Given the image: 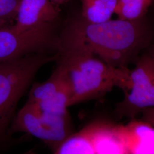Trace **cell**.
<instances>
[{"label":"cell","instance_id":"6da1fadb","mask_svg":"<svg viewBox=\"0 0 154 154\" xmlns=\"http://www.w3.org/2000/svg\"><path fill=\"white\" fill-rule=\"evenodd\" d=\"M154 35V22L148 15L137 20L118 18L93 23L81 16L61 37L82 45L111 66L128 68L149 46Z\"/></svg>","mask_w":154,"mask_h":154},{"label":"cell","instance_id":"7a4b0ae2","mask_svg":"<svg viewBox=\"0 0 154 154\" xmlns=\"http://www.w3.org/2000/svg\"><path fill=\"white\" fill-rule=\"evenodd\" d=\"M57 59L63 69L71 90L70 106L103 96L114 87L123 89L128 68L111 66L82 45L58 38Z\"/></svg>","mask_w":154,"mask_h":154},{"label":"cell","instance_id":"3957f363","mask_svg":"<svg viewBox=\"0 0 154 154\" xmlns=\"http://www.w3.org/2000/svg\"><path fill=\"white\" fill-rule=\"evenodd\" d=\"M56 59L57 54L48 55L41 51L0 63V149L9 139L20 100L39 70Z\"/></svg>","mask_w":154,"mask_h":154},{"label":"cell","instance_id":"277c9868","mask_svg":"<svg viewBox=\"0 0 154 154\" xmlns=\"http://www.w3.org/2000/svg\"><path fill=\"white\" fill-rule=\"evenodd\" d=\"M66 154H128L125 126L96 121L72 134L62 144Z\"/></svg>","mask_w":154,"mask_h":154},{"label":"cell","instance_id":"5b68a950","mask_svg":"<svg viewBox=\"0 0 154 154\" xmlns=\"http://www.w3.org/2000/svg\"><path fill=\"white\" fill-rule=\"evenodd\" d=\"M124 98L116 105V116L134 119L144 111L154 108V58L146 51L130 70L125 88Z\"/></svg>","mask_w":154,"mask_h":154},{"label":"cell","instance_id":"8992f818","mask_svg":"<svg viewBox=\"0 0 154 154\" xmlns=\"http://www.w3.org/2000/svg\"><path fill=\"white\" fill-rule=\"evenodd\" d=\"M69 114L55 115L26 103L14 116L10 128L13 132L27 133L44 142L54 151L72 134Z\"/></svg>","mask_w":154,"mask_h":154},{"label":"cell","instance_id":"52a82bcc","mask_svg":"<svg viewBox=\"0 0 154 154\" xmlns=\"http://www.w3.org/2000/svg\"><path fill=\"white\" fill-rule=\"evenodd\" d=\"M53 23L41 25L25 31L13 26L0 29V63L11 61L34 53L44 51L56 46Z\"/></svg>","mask_w":154,"mask_h":154},{"label":"cell","instance_id":"ba28073f","mask_svg":"<svg viewBox=\"0 0 154 154\" xmlns=\"http://www.w3.org/2000/svg\"><path fill=\"white\" fill-rule=\"evenodd\" d=\"M59 6L51 0H20L13 27L25 31L53 23L60 16Z\"/></svg>","mask_w":154,"mask_h":154},{"label":"cell","instance_id":"9c48e42d","mask_svg":"<svg viewBox=\"0 0 154 154\" xmlns=\"http://www.w3.org/2000/svg\"><path fill=\"white\" fill-rule=\"evenodd\" d=\"M81 16L86 21L93 23L106 22L111 20L116 13L118 0H81Z\"/></svg>","mask_w":154,"mask_h":154},{"label":"cell","instance_id":"30bf717a","mask_svg":"<svg viewBox=\"0 0 154 154\" xmlns=\"http://www.w3.org/2000/svg\"><path fill=\"white\" fill-rule=\"evenodd\" d=\"M66 81L65 71L58 65L49 78L42 83L34 85L31 88L27 103H37L51 97Z\"/></svg>","mask_w":154,"mask_h":154},{"label":"cell","instance_id":"8fae6325","mask_svg":"<svg viewBox=\"0 0 154 154\" xmlns=\"http://www.w3.org/2000/svg\"><path fill=\"white\" fill-rule=\"evenodd\" d=\"M70 100L71 90L66 78L63 85L51 97L38 103L31 104L46 112L55 115H65L69 113L67 109L70 107Z\"/></svg>","mask_w":154,"mask_h":154},{"label":"cell","instance_id":"7c38bea8","mask_svg":"<svg viewBox=\"0 0 154 154\" xmlns=\"http://www.w3.org/2000/svg\"><path fill=\"white\" fill-rule=\"evenodd\" d=\"M154 0H118L116 13L118 18L137 20L147 16Z\"/></svg>","mask_w":154,"mask_h":154},{"label":"cell","instance_id":"4fadbf2b","mask_svg":"<svg viewBox=\"0 0 154 154\" xmlns=\"http://www.w3.org/2000/svg\"><path fill=\"white\" fill-rule=\"evenodd\" d=\"M20 0H0V29L13 26Z\"/></svg>","mask_w":154,"mask_h":154},{"label":"cell","instance_id":"5bb4252c","mask_svg":"<svg viewBox=\"0 0 154 154\" xmlns=\"http://www.w3.org/2000/svg\"><path fill=\"white\" fill-rule=\"evenodd\" d=\"M142 114L143 119L145 122L149 123V125H152L154 126V108L144 111Z\"/></svg>","mask_w":154,"mask_h":154},{"label":"cell","instance_id":"9a60e30c","mask_svg":"<svg viewBox=\"0 0 154 154\" xmlns=\"http://www.w3.org/2000/svg\"><path fill=\"white\" fill-rule=\"evenodd\" d=\"M144 51L147 52L154 58V35L149 46L144 49Z\"/></svg>","mask_w":154,"mask_h":154},{"label":"cell","instance_id":"2e32d148","mask_svg":"<svg viewBox=\"0 0 154 154\" xmlns=\"http://www.w3.org/2000/svg\"><path fill=\"white\" fill-rule=\"evenodd\" d=\"M54 4H55L57 5L60 6L63 5L67 2L71 1V0H51Z\"/></svg>","mask_w":154,"mask_h":154}]
</instances>
